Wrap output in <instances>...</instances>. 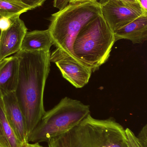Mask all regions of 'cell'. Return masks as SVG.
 I'll list each match as a JSON object with an SVG mask.
<instances>
[{"label": "cell", "instance_id": "6da1fadb", "mask_svg": "<svg viewBox=\"0 0 147 147\" xmlns=\"http://www.w3.org/2000/svg\"><path fill=\"white\" fill-rule=\"evenodd\" d=\"M49 52L20 51L17 86L15 91L25 119L28 140L46 111L44 93L50 71Z\"/></svg>", "mask_w": 147, "mask_h": 147}, {"label": "cell", "instance_id": "7a4b0ae2", "mask_svg": "<svg viewBox=\"0 0 147 147\" xmlns=\"http://www.w3.org/2000/svg\"><path fill=\"white\" fill-rule=\"evenodd\" d=\"M101 14V5L94 1L69 3L52 14L48 29L56 48L50 54V62L68 57L79 60L72 48L75 38L87 23Z\"/></svg>", "mask_w": 147, "mask_h": 147}, {"label": "cell", "instance_id": "3957f363", "mask_svg": "<svg viewBox=\"0 0 147 147\" xmlns=\"http://www.w3.org/2000/svg\"><path fill=\"white\" fill-rule=\"evenodd\" d=\"M48 147H128L125 129L112 117L100 120L90 114L67 132L51 138Z\"/></svg>", "mask_w": 147, "mask_h": 147}, {"label": "cell", "instance_id": "277c9868", "mask_svg": "<svg viewBox=\"0 0 147 147\" xmlns=\"http://www.w3.org/2000/svg\"><path fill=\"white\" fill-rule=\"evenodd\" d=\"M115 42L114 32L101 14L79 33L73 43V53L94 72L108 61Z\"/></svg>", "mask_w": 147, "mask_h": 147}, {"label": "cell", "instance_id": "5b68a950", "mask_svg": "<svg viewBox=\"0 0 147 147\" xmlns=\"http://www.w3.org/2000/svg\"><path fill=\"white\" fill-rule=\"evenodd\" d=\"M89 114V105L66 97L53 109L45 112L29 136L28 142H47L51 138L78 125Z\"/></svg>", "mask_w": 147, "mask_h": 147}, {"label": "cell", "instance_id": "8992f818", "mask_svg": "<svg viewBox=\"0 0 147 147\" xmlns=\"http://www.w3.org/2000/svg\"><path fill=\"white\" fill-rule=\"evenodd\" d=\"M101 7L102 15L114 32L145 13L139 3L123 0H110L101 5Z\"/></svg>", "mask_w": 147, "mask_h": 147}, {"label": "cell", "instance_id": "52a82bcc", "mask_svg": "<svg viewBox=\"0 0 147 147\" xmlns=\"http://www.w3.org/2000/svg\"><path fill=\"white\" fill-rule=\"evenodd\" d=\"M11 26L1 32L0 36V61L20 51L22 40L27 28L20 16L11 18Z\"/></svg>", "mask_w": 147, "mask_h": 147}, {"label": "cell", "instance_id": "ba28073f", "mask_svg": "<svg viewBox=\"0 0 147 147\" xmlns=\"http://www.w3.org/2000/svg\"><path fill=\"white\" fill-rule=\"evenodd\" d=\"M52 63L59 68L63 77L77 88L86 85L92 73L81 61L70 57L58 59Z\"/></svg>", "mask_w": 147, "mask_h": 147}, {"label": "cell", "instance_id": "9c48e42d", "mask_svg": "<svg viewBox=\"0 0 147 147\" xmlns=\"http://www.w3.org/2000/svg\"><path fill=\"white\" fill-rule=\"evenodd\" d=\"M1 98L6 117L16 135L22 144L28 143L25 119L15 92L5 93Z\"/></svg>", "mask_w": 147, "mask_h": 147}, {"label": "cell", "instance_id": "30bf717a", "mask_svg": "<svg viewBox=\"0 0 147 147\" xmlns=\"http://www.w3.org/2000/svg\"><path fill=\"white\" fill-rule=\"evenodd\" d=\"M19 71V60L16 56L0 61V97L16 90Z\"/></svg>", "mask_w": 147, "mask_h": 147}, {"label": "cell", "instance_id": "8fae6325", "mask_svg": "<svg viewBox=\"0 0 147 147\" xmlns=\"http://www.w3.org/2000/svg\"><path fill=\"white\" fill-rule=\"evenodd\" d=\"M114 32L116 42L126 39L134 44L143 43L147 39V13Z\"/></svg>", "mask_w": 147, "mask_h": 147}, {"label": "cell", "instance_id": "7c38bea8", "mask_svg": "<svg viewBox=\"0 0 147 147\" xmlns=\"http://www.w3.org/2000/svg\"><path fill=\"white\" fill-rule=\"evenodd\" d=\"M53 40L48 29L27 32L24 36L20 51L28 52L50 51Z\"/></svg>", "mask_w": 147, "mask_h": 147}, {"label": "cell", "instance_id": "4fadbf2b", "mask_svg": "<svg viewBox=\"0 0 147 147\" xmlns=\"http://www.w3.org/2000/svg\"><path fill=\"white\" fill-rule=\"evenodd\" d=\"M6 117L1 97H0V147H22Z\"/></svg>", "mask_w": 147, "mask_h": 147}, {"label": "cell", "instance_id": "5bb4252c", "mask_svg": "<svg viewBox=\"0 0 147 147\" xmlns=\"http://www.w3.org/2000/svg\"><path fill=\"white\" fill-rule=\"evenodd\" d=\"M31 10L30 7L20 1L0 0V16L12 18Z\"/></svg>", "mask_w": 147, "mask_h": 147}, {"label": "cell", "instance_id": "9a60e30c", "mask_svg": "<svg viewBox=\"0 0 147 147\" xmlns=\"http://www.w3.org/2000/svg\"><path fill=\"white\" fill-rule=\"evenodd\" d=\"M128 147H147V125L142 129L137 136L130 129H125Z\"/></svg>", "mask_w": 147, "mask_h": 147}, {"label": "cell", "instance_id": "2e32d148", "mask_svg": "<svg viewBox=\"0 0 147 147\" xmlns=\"http://www.w3.org/2000/svg\"><path fill=\"white\" fill-rule=\"evenodd\" d=\"M12 21L11 18L0 16V31L1 32L7 31L11 26Z\"/></svg>", "mask_w": 147, "mask_h": 147}, {"label": "cell", "instance_id": "e0dca14e", "mask_svg": "<svg viewBox=\"0 0 147 147\" xmlns=\"http://www.w3.org/2000/svg\"><path fill=\"white\" fill-rule=\"evenodd\" d=\"M20 1L29 6L32 9L41 6L47 0H16Z\"/></svg>", "mask_w": 147, "mask_h": 147}, {"label": "cell", "instance_id": "ac0fdd59", "mask_svg": "<svg viewBox=\"0 0 147 147\" xmlns=\"http://www.w3.org/2000/svg\"><path fill=\"white\" fill-rule=\"evenodd\" d=\"M69 2L70 0H54L53 6L54 7L60 10L65 7Z\"/></svg>", "mask_w": 147, "mask_h": 147}, {"label": "cell", "instance_id": "d6986e66", "mask_svg": "<svg viewBox=\"0 0 147 147\" xmlns=\"http://www.w3.org/2000/svg\"><path fill=\"white\" fill-rule=\"evenodd\" d=\"M137 1L140 4L143 12L147 13V0H137Z\"/></svg>", "mask_w": 147, "mask_h": 147}, {"label": "cell", "instance_id": "ffe728a7", "mask_svg": "<svg viewBox=\"0 0 147 147\" xmlns=\"http://www.w3.org/2000/svg\"><path fill=\"white\" fill-rule=\"evenodd\" d=\"M26 144L27 147H45L41 146L38 142H35L34 143H29L28 142Z\"/></svg>", "mask_w": 147, "mask_h": 147}, {"label": "cell", "instance_id": "44dd1931", "mask_svg": "<svg viewBox=\"0 0 147 147\" xmlns=\"http://www.w3.org/2000/svg\"><path fill=\"white\" fill-rule=\"evenodd\" d=\"M98 0H70L69 3L76 2L94 1Z\"/></svg>", "mask_w": 147, "mask_h": 147}, {"label": "cell", "instance_id": "7402d4cb", "mask_svg": "<svg viewBox=\"0 0 147 147\" xmlns=\"http://www.w3.org/2000/svg\"><path fill=\"white\" fill-rule=\"evenodd\" d=\"M110 0H98L97 1L100 3V5H102L108 2Z\"/></svg>", "mask_w": 147, "mask_h": 147}, {"label": "cell", "instance_id": "603a6c76", "mask_svg": "<svg viewBox=\"0 0 147 147\" xmlns=\"http://www.w3.org/2000/svg\"><path fill=\"white\" fill-rule=\"evenodd\" d=\"M123 1H125L129 2H138L137 0H123Z\"/></svg>", "mask_w": 147, "mask_h": 147}, {"label": "cell", "instance_id": "cb8c5ba5", "mask_svg": "<svg viewBox=\"0 0 147 147\" xmlns=\"http://www.w3.org/2000/svg\"><path fill=\"white\" fill-rule=\"evenodd\" d=\"M22 147H27L26 146V143H24V144H22Z\"/></svg>", "mask_w": 147, "mask_h": 147}, {"label": "cell", "instance_id": "d4e9b609", "mask_svg": "<svg viewBox=\"0 0 147 147\" xmlns=\"http://www.w3.org/2000/svg\"><path fill=\"white\" fill-rule=\"evenodd\" d=\"M1 31H0V36H1Z\"/></svg>", "mask_w": 147, "mask_h": 147}]
</instances>
